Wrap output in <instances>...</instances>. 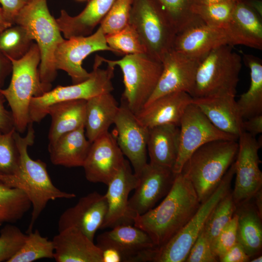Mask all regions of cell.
Segmentation results:
<instances>
[{
    "mask_svg": "<svg viewBox=\"0 0 262 262\" xmlns=\"http://www.w3.org/2000/svg\"><path fill=\"white\" fill-rule=\"evenodd\" d=\"M201 203L190 181L176 174L162 202L133 218V225L146 232L155 246H161L176 235L196 213Z\"/></svg>",
    "mask_w": 262,
    "mask_h": 262,
    "instance_id": "1",
    "label": "cell"
},
{
    "mask_svg": "<svg viewBox=\"0 0 262 262\" xmlns=\"http://www.w3.org/2000/svg\"><path fill=\"white\" fill-rule=\"evenodd\" d=\"M32 122L27 127L26 136H21L16 131L15 139L20 155L19 167L16 175L0 174V180L23 190L28 196L32 207L31 218L27 232L33 231L34 224L50 200L59 198L71 199L76 195L63 191L52 183L47 171L45 163L30 157L28 147L34 140Z\"/></svg>",
    "mask_w": 262,
    "mask_h": 262,
    "instance_id": "2",
    "label": "cell"
},
{
    "mask_svg": "<svg viewBox=\"0 0 262 262\" xmlns=\"http://www.w3.org/2000/svg\"><path fill=\"white\" fill-rule=\"evenodd\" d=\"M238 149L237 141H212L196 149L185 162L181 172L192 184L201 203L216 189Z\"/></svg>",
    "mask_w": 262,
    "mask_h": 262,
    "instance_id": "3",
    "label": "cell"
},
{
    "mask_svg": "<svg viewBox=\"0 0 262 262\" xmlns=\"http://www.w3.org/2000/svg\"><path fill=\"white\" fill-rule=\"evenodd\" d=\"M15 24L24 27L38 46L40 53V80L46 92L49 91L57 76L55 52L65 39L49 11L47 0L29 1L16 17Z\"/></svg>",
    "mask_w": 262,
    "mask_h": 262,
    "instance_id": "4",
    "label": "cell"
},
{
    "mask_svg": "<svg viewBox=\"0 0 262 262\" xmlns=\"http://www.w3.org/2000/svg\"><path fill=\"white\" fill-rule=\"evenodd\" d=\"M10 60L12 64L11 81L6 88L0 89V92L10 107L15 128L20 133L24 132L30 123L31 99L47 92L40 80V53L36 43H33L22 58Z\"/></svg>",
    "mask_w": 262,
    "mask_h": 262,
    "instance_id": "5",
    "label": "cell"
},
{
    "mask_svg": "<svg viewBox=\"0 0 262 262\" xmlns=\"http://www.w3.org/2000/svg\"><path fill=\"white\" fill-rule=\"evenodd\" d=\"M235 176L234 162L224 176L212 194L203 202L186 223L164 245L145 250L140 256L141 262H184L189 252L202 230L212 210L230 190Z\"/></svg>",
    "mask_w": 262,
    "mask_h": 262,
    "instance_id": "6",
    "label": "cell"
},
{
    "mask_svg": "<svg viewBox=\"0 0 262 262\" xmlns=\"http://www.w3.org/2000/svg\"><path fill=\"white\" fill-rule=\"evenodd\" d=\"M232 46H219L207 54L198 67L193 98L235 96L242 67V58Z\"/></svg>",
    "mask_w": 262,
    "mask_h": 262,
    "instance_id": "7",
    "label": "cell"
},
{
    "mask_svg": "<svg viewBox=\"0 0 262 262\" xmlns=\"http://www.w3.org/2000/svg\"><path fill=\"white\" fill-rule=\"evenodd\" d=\"M102 60L121 69L124 85L122 102L136 114L145 105L157 86L163 70L162 62L147 53L126 55L117 60L102 57Z\"/></svg>",
    "mask_w": 262,
    "mask_h": 262,
    "instance_id": "8",
    "label": "cell"
},
{
    "mask_svg": "<svg viewBox=\"0 0 262 262\" xmlns=\"http://www.w3.org/2000/svg\"><path fill=\"white\" fill-rule=\"evenodd\" d=\"M102 57L96 55L93 70L88 79L80 83L68 86H58L43 95L32 98L29 107L30 122H39L47 115L48 108L60 102L84 99L114 90L112 79L115 66L107 64L105 69L100 67L103 63Z\"/></svg>",
    "mask_w": 262,
    "mask_h": 262,
    "instance_id": "9",
    "label": "cell"
},
{
    "mask_svg": "<svg viewBox=\"0 0 262 262\" xmlns=\"http://www.w3.org/2000/svg\"><path fill=\"white\" fill-rule=\"evenodd\" d=\"M129 24L137 32L146 53L162 62L173 49L177 32L154 0H133Z\"/></svg>",
    "mask_w": 262,
    "mask_h": 262,
    "instance_id": "10",
    "label": "cell"
},
{
    "mask_svg": "<svg viewBox=\"0 0 262 262\" xmlns=\"http://www.w3.org/2000/svg\"><path fill=\"white\" fill-rule=\"evenodd\" d=\"M237 140L238 137L216 128L192 102L180 121L179 151L173 171L175 174L180 173L191 155L206 143L217 140Z\"/></svg>",
    "mask_w": 262,
    "mask_h": 262,
    "instance_id": "11",
    "label": "cell"
},
{
    "mask_svg": "<svg viewBox=\"0 0 262 262\" xmlns=\"http://www.w3.org/2000/svg\"><path fill=\"white\" fill-rule=\"evenodd\" d=\"M238 149L235 160L234 188L232 191L236 206L252 198L262 188V173L258 151L261 147L255 137L244 131L238 138Z\"/></svg>",
    "mask_w": 262,
    "mask_h": 262,
    "instance_id": "12",
    "label": "cell"
},
{
    "mask_svg": "<svg viewBox=\"0 0 262 262\" xmlns=\"http://www.w3.org/2000/svg\"><path fill=\"white\" fill-rule=\"evenodd\" d=\"M98 51L114 52L108 45L106 35L100 26L94 33L88 36L65 39L60 43L55 52L56 68L57 70L66 72L73 84L82 82L91 75V72L82 66V61L89 55Z\"/></svg>",
    "mask_w": 262,
    "mask_h": 262,
    "instance_id": "13",
    "label": "cell"
},
{
    "mask_svg": "<svg viewBox=\"0 0 262 262\" xmlns=\"http://www.w3.org/2000/svg\"><path fill=\"white\" fill-rule=\"evenodd\" d=\"M176 174L169 168L147 163L137 176L138 182L129 199V217L133 218L152 209L170 190Z\"/></svg>",
    "mask_w": 262,
    "mask_h": 262,
    "instance_id": "14",
    "label": "cell"
},
{
    "mask_svg": "<svg viewBox=\"0 0 262 262\" xmlns=\"http://www.w3.org/2000/svg\"><path fill=\"white\" fill-rule=\"evenodd\" d=\"M112 133L117 143L137 176L147 164V157L148 128L142 124L135 114L121 102Z\"/></svg>",
    "mask_w": 262,
    "mask_h": 262,
    "instance_id": "15",
    "label": "cell"
},
{
    "mask_svg": "<svg viewBox=\"0 0 262 262\" xmlns=\"http://www.w3.org/2000/svg\"><path fill=\"white\" fill-rule=\"evenodd\" d=\"M204 56L193 57L173 49L167 52L162 61L163 70L157 86L145 105L173 92L183 91L191 95L198 67Z\"/></svg>",
    "mask_w": 262,
    "mask_h": 262,
    "instance_id": "16",
    "label": "cell"
},
{
    "mask_svg": "<svg viewBox=\"0 0 262 262\" xmlns=\"http://www.w3.org/2000/svg\"><path fill=\"white\" fill-rule=\"evenodd\" d=\"M125 159L113 134L109 131L94 141L82 166L86 180L107 185Z\"/></svg>",
    "mask_w": 262,
    "mask_h": 262,
    "instance_id": "17",
    "label": "cell"
},
{
    "mask_svg": "<svg viewBox=\"0 0 262 262\" xmlns=\"http://www.w3.org/2000/svg\"><path fill=\"white\" fill-rule=\"evenodd\" d=\"M107 209L105 195L96 191L91 192L81 197L74 206L61 214L58 222V231L75 227L94 241L95 233L100 229Z\"/></svg>",
    "mask_w": 262,
    "mask_h": 262,
    "instance_id": "18",
    "label": "cell"
},
{
    "mask_svg": "<svg viewBox=\"0 0 262 262\" xmlns=\"http://www.w3.org/2000/svg\"><path fill=\"white\" fill-rule=\"evenodd\" d=\"M138 182V177L132 172L129 161L125 160L120 170L107 185L105 196L108 209L100 229L113 228L121 224L133 225L128 215L129 196Z\"/></svg>",
    "mask_w": 262,
    "mask_h": 262,
    "instance_id": "19",
    "label": "cell"
},
{
    "mask_svg": "<svg viewBox=\"0 0 262 262\" xmlns=\"http://www.w3.org/2000/svg\"><path fill=\"white\" fill-rule=\"evenodd\" d=\"M225 45H230L224 29L212 27L201 21L178 33L173 49L189 56L202 57Z\"/></svg>",
    "mask_w": 262,
    "mask_h": 262,
    "instance_id": "20",
    "label": "cell"
},
{
    "mask_svg": "<svg viewBox=\"0 0 262 262\" xmlns=\"http://www.w3.org/2000/svg\"><path fill=\"white\" fill-rule=\"evenodd\" d=\"M192 100L191 96L185 92L169 93L145 105L135 115L147 128L170 124L180 127L184 112Z\"/></svg>",
    "mask_w": 262,
    "mask_h": 262,
    "instance_id": "21",
    "label": "cell"
},
{
    "mask_svg": "<svg viewBox=\"0 0 262 262\" xmlns=\"http://www.w3.org/2000/svg\"><path fill=\"white\" fill-rule=\"evenodd\" d=\"M52 241L56 262H102L101 249L75 227L59 231Z\"/></svg>",
    "mask_w": 262,
    "mask_h": 262,
    "instance_id": "22",
    "label": "cell"
},
{
    "mask_svg": "<svg viewBox=\"0 0 262 262\" xmlns=\"http://www.w3.org/2000/svg\"><path fill=\"white\" fill-rule=\"evenodd\" d=\"M235 96L224 95L193 98L192 103L199 108L216 128L239 138L244 131V119Z\"/></svg>",
    "mask_w": 262,
    "mask_h": 262,
    "instance_id": "23",
    "label": "cell"
},
{
    "mask_svg": "<svg viewBox=\"0 0 262 262\" xmlns=\"http://www.w3.org/2000/svg\"><path fill=\"white\" fill-rule=\"evenodd\" d=\"M262 16L243 0H236L232 15L225 29L230 45L262 49Z\"/></svg>",
    "mask_w": 262,
    "mask_h": 262,
    "instance_id": "24",
    "label": "cell"
},
{
    "mask_svg": "<svg viewBox=\"0 0 262 262\" xmlns=\"http://www.w3.org/2000/svg\"><path fill=\"white\" fill-rule=\"evenodd\" d=\"M97 241L96 245L100 249H115L121 253L124 262H133L140 252L155 246L146 232L129 224L114 227L112 230L99 234Z\"/></svg>",
    "mask_w": 262,
    "mask_h": 262,
    "instance_id": "25",
    "label": "cell"
},
{
    "mask_svg": "<svg viewBox=\"0 0 262 262\" xmlns=\"http://www.w3.org/2000/svg\"><path fill=\"white\" fill-rule=\"evenodd\" d=\"M115 0H88L85 7L76 16L62 9L56 19L59 28L66 39L88 36L100 25Z\"/></svg>",
    "mask_w": 262,
    "mask_h": 262,
    "instance_id": "26",
    "label": "cell"
},
{
    "mask_svg": "<svg viewBox=\"0 0 262 262\" xmlns=\"http://www.w3.org/2000/svg\"><path fill=\"white\" fill-rule=\"evenodd\" d=\"M91 144L86 136L84 126L66 133L48 146L51 162L66 167H82Z\"/></svg>",
    "mask_w": 262,
    "mask_h": 262,
    "instance_id": "27",
    "label": "cell"
},
{
    "mask_svg": "<svg viewBox=\"0 0 262 262\" xmlns=\"http://www.w3.org/2000/svg\"><path fill=\"white\" fill-rule=\"evenodd\" d=\"M119 108L111 93L86 100L84 129L86 136L91 143L108 132L110 126L114 123Z\"/></svg>",
    "mask_w": 262,
    "mask_h": 262,
    "instance_id": "28",
    "label": "cell"
},
{
    "mask_svg": "<svg viewBox=\"0 0 262 262\" xmlns=\"http://www.w3.org/2000/svg\"><path fill=\"white\" fill-rule=\"evenodd\" d=\"M179 137L180 127L174 124L148 128L147 149L149 163L172 169L178 154Z\"/></svg>",
    "mask_w": 262,
    "mask_h": 262,
    "instance_id": "29",
    "label": "cell"
},
{
    "mask_svg": "<svg viewBox=\"0 0 262 262\" xmlns=\"http://www.w3.org/2000/svg\"><path fill=\"white\" fill-rule=\"evenodd\" d=\"M237 241L247 255H260L262 248V216L250 199L236 206Z\"/></svg>",
    "mask_w": 262,
    "mask_h": 262,
    "instance_id": "30",
    "label": "cell"
},
{
    "mask_svg": "<svg viewBox=\"0 0 262 262\" xmlns=\"http://www.w3.org/2000/svg\"><path fill=\"white\" fill-rule=\"evenodd\" d=\"M86 101L78 99L60 102L48 108L47 115L51 119L48 146L53 144L62 135L84 126Z\"/></svg>",
    "mask_w": 262,
    "mask_h": 262,
    "instance_id": "31",
    "label": "cell"
},
{
    "mask_svg": "<svg viewBox=\"0 0 262 262\" xmlns=\"http://www.w3.org/2000/svg\"><path fill=\"white\" fill-rule=\"evenodd\" d=\"M243 61L250 69V84L237 104L244 120L262 115V63L253 55L244 54Z\"/></svg>",
    "mask_w": 262,
    "mask_h": 262,
    "instance_id": "32",
    "label": "cell"
},
{
    "mask_svg": "<svg viewBox=\"0 0 262 262\" xmlns=\"http://www.w3.org/2000/svg\"><path fill=\"white\" fill-rule=\"evenodd\" d=\"M31 207V202L23 190L0 180V226L20 220Z\"/></svg>",
    "mask_w": 262,
    "mask_h": 262,
    "instance_id": "33",
    "label": "cell"
},
{
    "mask_svg": "<svg viewBox=\"0 0 262 262\" xmlns=\"http://www.w3.org/2000/svg\"><path fill=\"white\" fill-rule=\"evenodd\" d=\"M170 21L177 34L202 21L192 11L196 0H154Z\"/></svg>",
    "mask_w": 262,
    "mask_h": 262,
    "instance_id": "34",
    "label": "cell"
},
{
    "mask_svg": "<svg viewBox=\"0 0 262 262\" xmlns=\"http://www.w3.org/2000/svg\"><path fill=\"white\" fill-rule=\"evenodd\" d=\"M52 240L43 236L38 229L27 234L24 244L7 262H32L41 259H53Z\"/></svg>",
    "mask_w": 262,
    "mask_h": 262,
    "instance_id": "35",
    "label": "cell"
},
{
    "mask_svg": "<svg viewBox=\"0 0 262 262\" xmlns=\"http://www.w3.org/2000/svg\"><path fill=\"white\" fill-rule=\"evenodd\" d=\"M33 43L27 31L19 24H13L0 32V51L9 59L22 58Z\"/></svg>",
    "mask_w": 262,
    "mask_h": 262,
    "instance_id": "36",
    "label": "cell"
},
{
    "mask_svg": "<svg viewBox=\"0 0 262 262\" xmlns=\"http://www.w3.org/2000/svg\"><path fill=\"white\" fill-rule=\"evenodd\" d=\"M236 209V206L233 199L232 191L230 190L214 207L203 228L211 244L232 218Z\"/></svg>",
    "mask_w": 262,
    "mask_h": 262,
    "instance_id": "37",
    "label": "cell"
},
{
    "mask_svg": "<svg viewBox=\"0 0 262 262\" xmlns=\"http://www.w3.org/2000/svg\"><path fill=\"white\" fill-rule=\"evenodd\" d=\"M236 1L210 4H195L192 11L205 24L225 29L231 19Z\"/></svg>",
    "mask_w": 262,
    "mask_h": 262,
    "instance_id": "38",
    "label": "cell"
},
{
    "mask_svg": "<svg viewBox=\"0 0 262 262\" xmlns=\"http://www.w3.org/2000/svg\"><path fill=\"white\" fill-rule=\"evenodd\" d=\"M106 40L116 54L126 55L146 53L137 32L130 24L117 33L106 35Z\"/></svg>",
    "mask_w": 262,
    "mask_h": 262,
    "instance_id": "39",
    "label": "cell"
},
{
    "mask_svg": "<svg viewBox=\"0 0 262 262\" xmlns=\"http://www.w3.org/2000/svg\"><path fill=\"white\" fill-rule=\"evenodd\" d=\"M15 128L4 132L0 131V172L16 175L19 169L20 155L14 133Z\"/></svg>",
    "mask_w": 262,
    "mask_h": 262,
    "instance_id": "40",
    "label": "cell"
},
{
    "mask_svg": "<svg viewBox=\"0 0 262 262\" xmlns=\"http://www.w3.org/2000/svg\"><path fill=\"white\" fill-rule=\"evenodd\" d=\"M133 0H115L99 25L106 35L119 32L129 24Z\"/></svg>",
    "mask_w": 262,
    "mask_h": 262,
    "instance_id": "41",
    "label": "cell"
},
{
    "mask_svg": "<svg viewBox=\"0 0 262 262\" xmlns=\"http://www.w3.org/2000/svg\"><path fill=\"white\" fill-rule=\"evenodd\" d=\"M27 236L17 227L6 224L0 231V262H7L18 251Z\"/></svg>",
    "mask_w": 262,
    "mask_h": 262,
    "instance_id": "42",
    "label": "cell"
},
{
    "mask_svg": "<svg viewBox=\"0 0 262 262\" xmlns=\"http://www.w3.org/2000/svg\"><path fill=\"white\" fill-rule=\"evenodd\" d=\"M237 228V217L234 213L212 243L213 252L218 259L238 242Z\"/></svg>",
    "mask_w": 262,
    "mask_h": 262,
    "instance_id": "43",
    "label": "cell"
},
{
    "mask_svg": "<svg viewBox=\"0 0 262 262\" xmlns=\"http://www.w3.org/2000/svg\"><path fill=\"white\" fill-rule=\"evenodd\" d=\"M185 262H218L217 257L213 252L211 242L205 233L203 228L192 246Z\"/></svg>",
    "mask_w": 262,
    "mask_h": 262,
    "instance_id": "44",
    "label": "cell"
},
{
    "mask_svg": "<svg viewBox=\"0 0 262 262\" xmlns=\"http://www.w3.org/2000/svg\"><path fill=\"white\" fill-rule=\"evenodd\" d=\"M28 1V0H0V4L7 20L13 25L16 17Z\"/></svg>",
    "mask_w": 262,
    "mask_h": 262,
    "instance_id": "45",
    "label": "cell"
},
{
    "mask_svg": "<svg viewBox=\"0 0 262 262\" xmlns=\"http://www.w3.org/2000/svg\"><path fill=\"white\" fill-rule=\"evenodd\" d=\"M250 257L242 245L237 242L231 248L218 258L220 262H248Z\"/></svg>",
    "mask_w": 262,
    "mask_h": 262,
    "instance_id": "46",
    "label": "cell"
},
{
    "mask_svg": "<svg viewBox=\"0 0 262 262\" xmlns=\"http://www.w3.org/2000/svg\"><path fill=\"white\" fill-rule=\"evenodd\" d=\"M5 101L4 97L0 92V131L4 132L15 128L12 113L5 108Z\"/></svg>",
    "mask_w": 262,
    "mask_h": 262,
    "instance_id": "47",
    "label": "cell"
},
{
    "mask_svg": "<svg viewBox=\"0 0 262 262\" xmlns=\"http://www.w3.org/2000/svg\"><path fill=\"white\" fill-rule=\"evenodd\" d=\"M244 131L255 137L262 132V115H260L244 120Z\"/></svg>",
    "mask_w": 262,
    "mask_h": 262,
    "instance_id": "48",
    "label": "cell"
},
{
    "mask_svg": "<svg viewBox=\"0 0 262 262\" xmlns=\"http://www.w3.org/2000/svg\"><path fill=\"white\" fill-rule=\"evenodd\" d=\"M12 64L10 59L0 51V89L4 85L5 79L12 73Z\"/></svg>",
    "mask_w": 262,
    "mask_h": 262,
    "instance_id": "49",
    "label": "cell"
},
{
    "mask_svg": "<svg viewBox=\"0 0 262 262\" xmlns=\"http://www.w3.org/2000/svg\"><path fill=\"white\" fill-rule=\"evenodd\" d=\"M102 250V262H124L123 257L120 252L112 248H103Z\"/></svg>",
    "mask_w": 262,
    "mask_h": 262,
    "instance_id": "50",
    "label": "cell"
},
{
    "mask_svg": "<svg viewBox=\"0 0 262 262\" xmlns=\"http://www.w3.org/2000/svg\"><path fill=\"white\" fill-rule=\"evenodd\" d=\"M261 16H262V2L260 0H243Z\"/></svg>",
    "mask_w": 262,
    "mask_h": 262,
    "instance_id": "51",
    "label": "cell"
},
{
    "mask_svg": "<svg viewBox=\"0 0 262 262\" xmlns=\"http://www.w3.org/2000/svg\"><path fill=\"white\" fill-rule=\"evenodd\" d=\"M253 203L259 213L262 216V190H258L252 197Z\"/></svg>",
    "mask_w": 262,
    "mask_h": 262,
    "instance_id": "52",
    "label": "cell"
},
{
    "mask_svg": "<svg viewBox=\"0 0 262 262\" xmlns=\"http://www.w3.org/2000/svg\"><path fill=\"white\" fill-rule=\"evenodd\" d=\"M12 25L7 20L2 8L0 7V32Z\"/></svg>",
    "mask_w": 262,
    "mask_h": 262,
    "instance_id": "53",
    "label": "cell"
},
{
    "mask_svg": "<svg viewBox=\"0 0 262 262\" xmlns=\"http://www.w3.org/2000/svg\"><path fill=\"white\" fill-rule=\"evenodd\" d=\"M234 0H196V4H210Z\"/></svg>",
    "mask_w": 262,
    "mask_h": 262,
    "instance_id": "54",
    "label": "cell"
},
{
    "mask_svg": "<svg viewBox=\"0 0 262 262\" xmlns=\"http://www.w3.org/2000/svg\"><path fill=\"white\" fill-rule=\"evenodd\" d=\"M251 262H262V256L261 254L251 258L250 260Z\"/></svg>",
    "mask_w": 262,
    "mask_h": 262,
    "instance_id": "55",
    "label": "cell"
},
{
    "mask_svg": "<svg viewBox=\"0 0 262 262\" xmlns=\"http://www.w3.org/2000/svg\"><path fill=\"white\" fill-rule=\"evenodd\" d=\"M77 1H88V0H76Z\"/></svg>",
    "mask_w": 262,
    "mask_h": 262,
    "instance_id": "56",
    "label": "cell"
},
{
    "mask_svg": "<svg viewBox=\"0 0 262 262\" xmlns=\"http://www.w3.org/2000/svg\"><path fill=\"white\" fill-rule=\"evenodd\" d=\"M28 0V1H31V0Z\"/></svg>",
    "mask_w": 262,
    "mask_h": 262,
    "instance_id": "57",
    "label": "cell"
}]
</instances>
